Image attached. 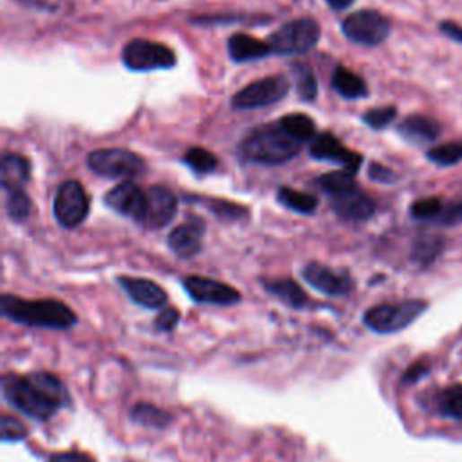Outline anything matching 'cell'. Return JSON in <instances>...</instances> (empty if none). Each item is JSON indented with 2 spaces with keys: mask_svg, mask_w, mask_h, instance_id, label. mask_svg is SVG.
I'll list each match as a JSON object with an SVG mask.
<instances>
[{
  "mask_svg": "<svg viewBox=\"0 0 462 462\" xmlns=\"http://www.w3.org/2000/svg\"><path fill=\"white\" fill-rule=\"evenodd\" d=\"M208 208H210L212 214H215V215H219L221 219H226V221H237V219H242L246 215V210L242 206H237V205L226 203V201L210 199Z\"/></svg>",
  "mask_w": 462,
  "mask_h": 462,
  "instance_id": "obj_37",
  "label": "cell"
},
{
  "mask_svg": "<svg viewBox=\"0 0 462 462\" xmlns=\"http://www.w3.org/2000/svg\"><path fill=\"white\" fill-rule=\"evenodd\" d=\"M278 203L282 206H285L287 210L291 212H296V214H301V215H311L315 214L317 206H318V199L315 196H309V194H303V192H298L294 188H289V187H282L278 188Z\"/></svg>",
  "mask_w": 462,
  "mask_h": 462,
  "instance_id": "obj_25",
  "label": "cell"
},
{
  "mask_svg": "<svg viewBox=\"0 0 462 462\" xmlns=\"http://www.w3.org/2000/svg\"><path fill=\"white\" fill-rule=\"evenodd\" d=\"M292 80L296 83L298 96L303 101H313L318 94V83L315 78V73L309 65L305 64H294L292 65Z\"/></svg>",
  "mask_w": 462,
  "mask_h": 462,
  "instance_id": "obj_29",
  "label": "cell"
},
{
  "mask_svg": "<svg viewBox=\"0 0 462 462\" xmlns=\"http://www.w3.org/2000/svg\"><path fill=\"white\" fill-rule=\"evenodd\" d=\"M228 49H230L231 60L237 64L255 62V60L266 58L273 53L269 42H262V40H257V39H253L249 35H242V33H237L230 39Z\"/></svg>",
  "mask_w": 462,
  "mask_h": 462,
  "instance_id": "obj_21",
  "label": "cell"
},
{
  "mask_svg": "<svg viewBox=\"0 0 462 462\" xmlns=\"http://www.w3.org/2000/svg\"><path fill=\"white\" fill-rule=\"evenodd\" d=\"M0 437H3V442H17L26 439L28 435V428L26 424L12 415H4L3 421H0Z\"/></svg>",
  "mask_w": 462,
  "mask_h": 462,
  "instance_id": "obj_34",
  "label": "cell"
},
{
  "mask_svg": "<svg viewBox=\"0 0 462 462\" xmlns=\"http://www.w3.org/2000/svg\"><path fill=\"white\" fill-rule=\"evenodd\" d=\"M458 221H462V203H453V205H448L442 208V214L437 219V224L449 226Z\"/></svg>",
  "mask_w": 462,
  "mask_h": 462,
  "instance_id": "obj_40",
  "label": "cell"
},
{
  "mask_svg": "<svg viewBox=\"0 0 462 462\" xmlns=\"http://www.w3.org/2000/svg\"><path fill=\"white\" fill-rule=\"evenodd\" d=\"M301 148V141L291 135L285 126L267 123L249 132L239 144V158L257 165H282L296 158Z\"/></svg>",
  "mask_w": 462,
  "mask_h": 462,
  "instance_id": "obj_3",
  "label": "cell"
},
{
  "mask_svg": "<svg viewBox=\"0 0 462 462\" xmlns=\"http://www.w3.org/2000/svg\"><path fill=\"white\" fill-rule=\"evenodd\" d=\"M440 249L439 237H421L414 249V258L421 264H428Z\"/></svg>",
  "mask_w": 462,
  "mask_h": 462,
  "instance_id": "obj_36",
  "label": "cell"
},
{
  "mask_svg": "<svg viewBox=\"0 0 462 462\" xmlns=\"http://www.w3.org/2000/svg\"><path fill=\"white\" fill-rule=\"evenodd\" d=\"M55 219L67 230L78 228L89 215V197L83 187L74 181H64L55 196Z\"/></svg>",
  "mask_w": 462,
  "mask_h": 462,
  "instance_id": "obj_9",
  "label": "cell"
},
{
  "mask_svg": "<svg viewBox=\"0 0 462 462\" xmlns=\"http://www.w3.org/2000/svg\"><path fill=\"white\" fill-rule=\"evenodd\" d=\"M439 30H440L446 37H449V39H453V40H457V42H462V28L457 26L455 22H442V24L439 26Z\"/></svg>",
  "mask_w": 462,
  "mask_h": 462,
  "instance_id": "obj_42",
  "label": "cell"
},
{
  "mask_svg": "<svg viewBox=\"0 0 462 462\" xmlns=\"http://www.w3.org/2000/svg\"><path fill=\"white\" fill-rule=\"evenodd\" d=\"M183 161L197 176L212 174L214 170H217V165H219V160L214 156V153L210 150H206V148H201V146L188 148Z\"/></svg>",
  "mask_w": 462,
  "mask_h": 462,
  "instance_id": "obj_27",
  "label": "cell"
},
{
  "mask_svg": "<svg viewBox=\"0 0 462 462\" xmlns=\"http://www.w3.org/2000/svg\"><path fill=\"white\" fill-rule=\"evenodd\" d=\"M278 121L285 126V130L291 135H294L301 143L307 141V139H313L317 135L315 121L307 114H287Z\"/></svg>",
  "mask_w": 462,
  "mask_h": 462,
  "instance_id": "obj_30",
  "label": "cell"
},
{
  "mask_svg": "<svg viewBox=\"0 0 462 462\" xmlns=\"http://www.w3.org/2000/svg\"><path fill=\"white\" fill-rule=\"evenodd\" d=\"M6 210H8V215L13 222H24L31 214V201L24 194V190L8 192Z\"/></svg>",
  "mask_w": 462,
  "mask_h": 462,
  "instance_id": "obj_32",
  "label": "cell"
},
{
  "mask_svg": "<svg viewBox=\"0 0 462 462\" xmlns=\"http://www.w3.org/2000/svg\"><path fill=\"white\" fill-rule=\"evenodd\" d=\"M311 156L315 160H322V161H331L336 163L340 167H344L345 172L349 174H356L360 170V165L363 161V158L360 153L349 150L347 146H344V143L331 132H320L311 139V146H309Z\"/></svg>",
  "mask_w": 462,
  "mask_h": 462,
  "instance_id": "obj_12",
  "label": "cell"
},
{
  "mask_svg": "<svg viewBox=\"0 0 462 462\" xmlns=\"http://www.w3.org/2000/svg\"><path fill=\"white\" fill-rule=\"evenodd\" d=\"M287 91H289V80L285 76H269L240 89L233 96L231 107L235 110L262 109L283 100Z\"/></svg>",
  "mask_w": 462,
  "mask_h": 462,
  "instance_id": "obj_10",
  "label": "cell"
},
{
  "mask_svg": "<svg viewBox=\"0 0 462 462\" xmlns=\"http://www.w3.org/2000/svg\"><path fill=\"white\" fill-rule=\"evenodd\" d=\"M426 372H428V367H426V365L415 363L414 367H410V369L406 370V374H405V383H414V381H417L419 378H423Z\"/></svg>",
  "mask_w": 462,
  "mask_h": 462,
  "instance_id": "obj_43",
  "label": "cell"
},
{
  "mask_svg": "<svg viewBox=\"0 0 462 462\" xmlns=\"http://www.w3.org/2000/svg\"><path fill=\"white\" fill-rule=\"evenodd\" d=\"M444 205L440 203V199L430 197V199H423L417 201L410 206V215L417 221H426V222H437V219L442 214Z\"/></svg>",
  "mask_w": 462,
  "mask_h": 462,
  "instance_id": "obj_33",
  "label": "cell"
},
{
  "mask_svg": "<svg viewBox=\"0 0 462 462\" xmlns=\"http://www.w3.org/2000/svg\"><path fill=\"white\" fill-rule=\"evenodd\" d=\"M205 224L201 221L185 222L169 235L170 249L181 258H192L203 249Z\"/></svg>",
  "mask_w": 462,
  "mask_h": 462,
  "instance_id": "obj_18",
  "label": "cell"
},
{
  "mask_svg": "<svg viewBox=\"0 0 462 462\" xmlns=\"http://www.w3.org/2000/svg\"><path fill=\"white\" fill-rule=\"evenodd\" d=\"M324 194H327L331 199L356 188V181L353 178V174L345 172V170H340V172H329V174H324L317 179L315 183Z\"/></svg>",
  "mask_w": 462,
  "mask_h": 462,
  "instance_id": "obj_26",
  "label": "cell"
},
{
  "mask_svg": "<svg viewBox=\"0 0 462 462\" xmlns=\"http://www.w3.org/2000/svg\"><path fill=\"white\" fill-rule=\"evenodd\" d=\"M3 394L10 406L39 423L53 419L60 408H67L73 403L64 381L44 370L26 376L6 374L3 378Z\"/></svg>",
  "mask_w": 462,
  "mask_h": 462,
  "instance_id": "obj_1",
  "label": "cell"
},
{
  "mask_svg": "<svg viewBox=\"0 0 462 462\" xmlns=\"http://www.w3.org/2000/svg\"><path fill=\"white\" fill-rule=\"evenodd\" d=\"M262 285L269 294L292 307V309H303V307L309 305V296L305 294V291L292 278L262 280Z\"/></svg>",
  "mask_w": 462,
  "mask_h": 462,
  "instance_id": "obj_22",
  "label": "cell"
},
{
  "mask_svg": "<svg viewBox=\"0 0 462 462\" xmlns=\"http://www.w3.org/2000/svg\"><path fill=\"white\" fill-rule=\"evenodd\" d=\"M179 320H181V313L176 309V307H165V309L160 313V317L156 318V322H153V326H156V329L161 333H172L178 327Z\"/></svg>",
  "mask_w": 462,
  "mask_h": 462,
  "instance_id": "obj_38",
  "label": "cell"
},
{
  "mask_svg": "<svg viewBox=\"0 0 462 462\" xmlns=\"http://www.w3.org/2000/svg\"><path fill=\"white\" fill-rule=\"evenodd\" d=\"M303 280L320 292L335 298L347 296L354 291V280L345 271H336L320 262H309L301 269Z\"/></svg>",
  "mask_w": 462,
  "mask_h": 462,
  "instance_id": "obj_13",
  "label": "cell"
},
{
  "mask_svg": "<svg viewBox=\"0 0 462 462\" xmlns=\"http://www.w3.org/2000/svg\"><path fill=\"white\" fill-rule=\"evenodd\" d=\"M333 87L340 96L347 100H358L369 94V87L365 80L342 65H338L333 73Z\"/></svg>",
  "mask_w": 462,
  "mask_h": 462,
  "instance_id": "obj_24",
  "label": "cell"
},
{
  "mask_svg": "<svg viewBox=\"0 0 462 462\" xmlns=\"http://www.w3.org/2000/svg\"><path fill=\"white\" fill-rule=\"evenodd\" d=\"M0 313L10 322L49 329L69 331L78 324L76 313L60 300H26L15 294H4L0 298Z\"/></svg>",
  "mask_w": 462,
  "mask_h": 462,
  "instance_id": "obj_2",
  "label": "cell"
},
{
  "mask_svg": "<svg viewBox=\"0 0 462 462\" xmlns=\"http://www.w3.org/2000/svg\"><path fill=\"white\" fill-rule=\"evenodd\" d=\"M48 462H94V458L83 451H57L53 455H49Z\"/></svg>",
  "mask_w": 462,
  "mask_h": 462,
  "instance_id": "obj_39",
  "label": "cell"
},
{
  "mask_svg": "<svg viewBox=\"0 0 462 462\" xmlns=\"http://www.w3.org/2000/svg\"><path fill=\"white\" fill-rule=\"evenodd\" d=\"M178 214V197L165 187H152L146 192V210L141 226L160 230L170 224Z\"/></svg>",
  "mask_w": 462,
  "mask_h": 462,
  "instance_id": "obj_14",
  "label": "cell"
},
{
  "mask_svg": "<svg viewBox=\"0 0 462 462\" xmlns=\"http://www.w3.org/2000/svg\"><path fill=\"white\" fill-rule=\"evenodd\" d=\"M130 419L144 428H153V430H163L172 424L174 417L170 412L152 405V403H137L130 410Z\"/></svg>",
  "mask_w": 462,
  "mask_h": 462,
  "instance_id": "obj_23",
  "label": "cell"
},
{
  "mask_svg": "<svg viewBox=\"0 0 462 462\" xmlns=\"http://www.w3.org/2000/svg\"><path fill=\"white\" fill-rule=\"evenodd\" d=\"M89 169L107 179H134L146 169L137 153L125 148H100L89 153Z\"/></svg>",
  "mask_w": 462,
  "mask_h": 462,
  "instance_id": "obj_5",
  "label": "cell"
},
{
  "mask_svg": "<svg viewBox=\"0 0 462 462\" xmlns=\"http://www.w3.org/2000/svg\"><path fill=\"white\" fill-rule=\"evenodd\" d=\"M183 287L194 301L205 303V305L228 307L242 300V294L235 287L206 276H197V275L187 276L183 280Z\"/></svg>",
  "mask_w": 462,
  "mask_h": 462,
  "instance_id": "obj_11",
  "label": "cell"
},
{
  "mask_svg": "<svg viewBox=\"0 0 462 462\" xmlns=\"http://www.w3.org/2000/svg\"><path fill=\"white\" fill-rule=\"evenodd\" d=\"M397 130L406 141L414 144H426V143H433L440 135L442 128L435 119L415 114V116L405 118Z\"/></svg>",
  "mask_w": 462,
  "mask_h": 462,
  "instance_id": "obj_20",
  "label": "cell"
},
{
  "mask_svg": "<svg viewBox=\"0 0 462 462\" xmlns=\"http://www.w3.org/2000/svg\"><path fill=\"white\" fill-rule=\"evenodd\" d=\"M397 116V110L396 107H378V109H372L369 112L363 114V121L374 128V130H381L385 126H388Z\"/></svg>",
  "mask_w": 462,
  "mask_h": 462,
  "instance_id": "obj_35",
  "label": "cell"
},
{
  "mask_svg": "<svg viewBox=\"0 0 462 462\" xmlns=\"http://www.w3.org/2000/svg\"><path fill=\"white\" fill-rule=\"evenodd\" d=\"M322 30L313 19H296L280 26L271 37L269 46L278 55H303L320 40Z\"/></svg>",
  "mask_w": 462,
  "mask_h": 462,
  "instance_id": "obj_6",
  "label": "cell"
},
{
  "mask_svg": "<svg viewBox=\"0 0 462 462\" xmlns=\"http://www.w3.org/2000/svg\"><path fill=\"white\" fill-rule=\"evenodd\" d=\"M119 287L126 292V296L143 309L158 311L163 309L169 301L167 291L148 278L137 276H118Z\"/></svg>",
  "mask_w": 462,
  "mask_h": 462,
  "instance_id": "obj_16",
  "label": "cell"
},
{
  "mask_svg": "<svg viewBox=\"0 0 462 462\" xmlns=\"http://www.w3.org/2000/svg\"><path fill=\"white\" fill-rule=\"evenodd\" d=\"M333 210L344 221L365 222L374 215L376 205L360 187H356V188L335 197Z\"/></svg>",
  "mask_w": 462,
  "mask_h": 462,
  "instance_id": "obj_17",
  "label": "cell"
},
{
  "mask_svg": "<svg viewBox=\"0 0 462 462\" xmlns=\"http://www.w3.org/2000/svg\"><path fill=\"white\" fill-rule=\"evenodd\" d=\"M426 307L424 300L374 305L363 315V324L378 335H394L412 326L426 311Z\"/></svg>",
  "mask_w": 462,
  "mask_h": 462,
  "instance_id": "obj_4",
  "label": "cell"
},
{
  "mask_svg": "<svg viewBox=\"0 0 462 462\" xmlns=\"http://www.w3.org/2000/svg\"><path fill=\"white\" fill-rule=\"evenodd\" d=\"M30 178V161L19 153H6L0 163V187L8 194L22 190Z\"/></svg>",
  "mask_w": 462,
  "mask_h": 462,
  "instance_id": "obj_19",
  "label": "cell"
},
{
  "mask_svg": "<svg viewBox=\"0 0 462 462\" xmlns=\"http://www.w3.org/2000/svg\"><path fill=\"white\" fill-rule=\"evenodd\" d=\"M342 31L351 42L374 48L387 40L390 33V22L378 12L363 10L349 15L342 22Z\"/></svg>",
  "mask_w": 462,
  "mask_h": 462,
  "instance_id": "obj_8",
  "label": "cell"
},
{
  "mask_svg": "<svg viewBox=\"0 0 462 462\" xmlns=\"http://www.w3.org/2000/svg\"><path fill=\"white\" fill-rule=\"evenodd\" d=\"M428 160L439 167H451L462 161V143H446L428 152Z\"/></svg>",
  "mask_w": 462,
  "mask_h": 462,
  "instance_id": "obj_31",
  "label": "cell"
},
{
  "mask_svg": "<svg viewBox=\"0 0 462 462\" xmlns=\"http://www.w3.org/2000/svg\"><path fill=\"white\" fill-rule=\"evenodd\" d=\"M123 64L130 71L144 73V71H156V69H170L176 65L178 57L176 53L160 42H150L143 39L130 40L121 53Z\"/></svg>",
  "mask_w": 462,
  "mask_h": 462,
  "instance_id": "obj_7",
  "label": "cell"
},
{
  "mask_svg": "<svg viewBox=\"0 0 462 462\" xmlns=\"http://www.w3.org/2000/svg\"><path fill=\"white\" fill-rule=\"evenodd\" d=\"M369 176H370V179H374L378 183H394L396 181V176L388 169H385V167H381L378 163L370 165Z\"/></svg>",
  "mask_w": 462,
  "mask_h": 462,
  "instance_id": "obj_41",
  "label": "cell"
},
{
  "mask_svg": "<svg viewBox=\"0 0 462 462\" xmlns=\"http://www.w3.org/2000/svg\"><path fill=\"white\" fill-rule=\"evenodd\" d=\"M105 205L116 214L141 224L146 210V192L132 181H123L105 196Z\"/></svg>",
  "mask_w": 462,
  "mask_h": 462,
  "instance_id": "obj_15",
  "label": "cell"
},
{
  "mask_svg": "<svg viewBox=\"0 0 462 462\" xmlns=\"http://www.w3.org/2000/svg\"><path fill=\"white\" fill-rule=\"evenodd\" d=\"M327 6L336 10V12H342V10H347L354 4V0H326Z\"/></svg>",
  "mask_w": 462,
  "mask_h": 462,
  "instance_id": "obj_44",
  "label": "cell"
},
{
  "mask_svg": "<svg viewBox=\"0 0 462 462\" xmlns=\"http://www.w3.org/2000/svg\"><path fill=\"white\" fill-rule=\"evenodd\" d=\"M437 410L444 417L462 419V385H451L437 394Z\"/></svg>",
  "mask_w": 462,
  "mask_h": 462,
  "instance_id": "obj_28",
  "label": "cell"
}]
</instances>
